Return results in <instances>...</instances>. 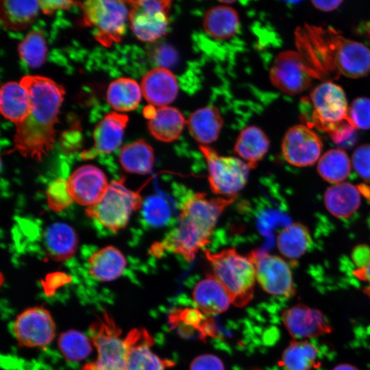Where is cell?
I'll return each instance as SVG.
<instances>
[{"label": "cell", "mask_w": 370, "mask_h": 370, "mask_svg": "<svg viewBox=\"0 0 370 370\" xmlns=\"http://www.w3.org/2000/svg\"><path fill=\"white\" fill-rule=\"evenodd\" d=\"M298 53L312 77L328 80L340 75L357 78L370 71V50L335 29L306 25L295 32Z\"/></svg>", "instance_id": "obj_1"}, {"label": "cell", "mask_w": 370, "mask_h": 370, "mask_svg": "<svg viewBox=\"0 0 370 370\" xmlns=\"http://www.w3.org/2000/svg\"><path fill=\"white\" fill-rule=\"evenodd\" d=\"M154 62L159 67L168 69L173 66L178 60L176 50L169 44H159L155 46L151 53Z\"/></svg>", "instance_id": "obj_41"}, {"label": "cell", "mask_w": 370, "mask_h": 370, "mask_svg": "<svg viewBox=\"0 0 370 370\" xmlns=\"http://www.w3.org/2000/svg\"><path fill=\"white\" fill-rule=\"evenodd\" d=\"M38 2L40 8L46 14H51L58 10L69 9L73 5H80L81 4V2L63 0H42Z\"/></svg>", "instance_id": "obj_43"}, {"label": "cell", "mask_w": 370, "mask_h": 370, "mask_svg": "<svg viewBox=\"0 0 370 370\" xmlns=\"http://www.w3.org/2000/svg\"><path fill=\"white\" fill-rule=\"evenodd\" d=\"M282 319L290 335L297 340L318 337L332 331L322 312L302 304L286 309Z\"/></svg>", "instance_id": "obj_15"}, {"label": "cell", "mask_w": 370, "mask_h": 370, "mask_svg": "<svg viewBox=\"0 0 370 370\" xmlns=\"http://www.w3.org/2000/svg\"><path fill=\"white\" fill-rule=\"evenodd\" d=\"M43 244L49 258L59 262L65 261L75 254L78 238L75 230L71 225L56 222L46 229Z\"/></svg>", "instance_id": "obj_20"}, {"label": "cell", "mask_w": 370, "mask_h": 370, "mask_svg": "<svg viewBox=\"0 0 370 370\" xmlns=\"http://www.w3.org/2000/svg\"><path fill=\"white\" fill-rule=\"evenodd\" d=\"M352 165L364 180L370 182V144L359 146L352 156Z\"/></svg>", "instance_id": "obj_40"}, {"label": "cell", "mask_w": 370, "mask_h": 370, "mask_svg": "<svg viewBox=\"0 0 370 370\" xmlns=\"http://www.w3.org/2000/svg\"><path fill=\"white\" fill-rule=\"evenodd\" d=\"M185 119L177 108L164 106L156 108L154 116L149 120L148 129L157 140L170 143L177 140L184 127Z\"/></svg>", "instance_id": "obj_28"}, {"label": "cell", "mask_w": 370, "mask_h": 370, "mask_svg": "<svg viewBox=\"0 0 370 370\" xmlns=\"http://www.w3.org/2000/svg\"><path fill=\"white\" fill-rule=\"evenodd\" d=\"M342 1H312L314 7L323 11H332L336 9Z\"/></svg>", "instance_id": "obj_45"}, {"label": "cell", "mask_w": 370, "mask_h": 370, "mask_svg": "<svg viewBox=\"0 0 370 370\" xmlns=\"http://www.w3.org/2000/svg\"><path fill=\"white\" fill-rule=\"evenodd\" d=\"M248 258L255 267L256 280L264 291L286 298L295 295L292 271L283 258L260 249L250 252Z\"/></svg>", "instance_id": "obj_10"}, {"label": "cell", "mask_w": 370, "mask_h": 370, "mask_svg": "<svg viewBox=\"0 0 370 370\" xmlns=\"http://www.w3.org/2000/svg\"><path fill=\"white\" fill-rule=\"evenodd\" d=\"M352 166V162L344 150L332 149L319 159L317 171L325 181L336 184L343 182L349 177Z\"/></svg>", "instance_id": "obj_34"}, {"label": "cell", "mask_w": 370, "mask_h": 370, "mask_svg": "<svg viewBox=\"0 0 370 370\" xmlns=\"http://www.w3.org/2000/svg\"><path fill=\"white\" fill-rule=\"evenodd\" d=\"M205 256L211 266L212 275L225 288L234 306L243 307L251 300L256 278L255 267L248 256L234 248L216 253L206 250Z\"/></svg>", "instance_id": "obj_4"}, {"label": "cell", "mask_w": 370, "mask_h": 370, "mask_svg": "<svg viewBox=\"0 0 370 370\" xmlns=\"http://www.w3.org/2000/svg\"><path fill=\"white\" fill-rule=\"evenodd\" d=\"M367 29H366V32H367L366 34L367 36L368 37V39L370 41V21L369 23H367Z\"/></svg>", "instance_id": "obj_49"}, {"label": "cell", "mask_w": 370, "mask_h": 370, "mask_svg": "<svg viewBox=\"0 0 370 370\" xmlns=\"http://www.w3.org/2000/svg\"><path fill=\"white\" fill-rule=\"evenodd\" d=\"M311 242L309 230L299 223L286 226L277 237V246L280 252L288 259H297L302 256L310 246Z\"/></svg>", "instance_id": "obj_31"}, {"label": "cell", "mask_w": 370, "mask_h": 370, "mask_svg": "<svg viewBox=\"0 0 370 370\" xmlns=\"http://www.w3.org/2000/svg\"><path fill=\"white\" fill-rule=\"evenodd\" d=\"M319 365L318 349L307 340L291 341L280 361L286 370H310Z\"/></svg>", "instance_id": "obj_33"}, {"label": "cell", "mask_w": 370, "mask_h": 370, "mask_svg": "<svg viewBox=\"0 0 370 370\" xmlns=\"http://www.w3.org/2000/svg\"><path fill=\"white\" fill-rule=\"evenodd\" d=\"M355 274L359 279L367 283V294L370 296V259L364 266L356 269Z\"/></svg>", "instance_id": "obj_44"}, {"label": "cell", "mask_w": 370, "mask_h": 370, "mask_svg": "<svg viewBox=\"0 0 370 370\" xmlns=\"http://www.w3.org/2000/svg\"><path fill=\"white\" fill-rule=\"evenodd\" d=\"M19 83L29 95L30 111L25 119L16 125L14 149L23 157L41 161L53 147L54 127L58 122L65 90L51 79L40 75L24 76Z\"/></svg>", "instance_id": "obj_2"}, {"label": "cell", "mask_w": 370, "mask_h": 370, "mask_svg": "<svg viewBox=\"0 0 370 370\" xmlns=\"http://www.w3.org/2000/svg\"><path fill=\"white\" fill-rule=\"evenodd\" d=\"M47 204L53 211H62L74 201L69 190L67 180L58 178L51 182L46 192Z\"/></svg>", "instance_id": "obj_37"}, {"label": "cell", "mask_w": 370, "mask_h": 370, "mask_svg": "<svg viewBox=\"0 0 370 370\" xmlns=\"http://www.w3.org/2000/svg\"><path fill=\"white\" fill-rule=\"evenodd\" d=\"M0 106L2 115L16 125L29 113V95L20 83L8 82L1 88Z\"/></svg>", "instance_id": "obj_27"}, {"label": "cell", "mask_w": 370, "mask_h": 370, "mask_svg": "<svg viewBox=\"0 0 370 370\" xmlns=\"http://www.w3.org/2000/svg\"><path fill=\"white\" fill-rule=\"evenodd\" d=\"M187 125L192 137L206 145L218 138L223 119L216 107L207 106L194 111L189 116Z\"/></svg>", "instance_id": "obj_24"}, {"label": "cell", "mask_w": 370, "mask_h": 370, "mask_svg": "<svg viewBox=\"0 0 370 370\" xmlns=\"http://www.w3.org/2000/svg\"><path fill=\"white\" fill-rule=\"evenodd\" d=\"M190 370H224V365L218 357L204 354L193 360Z\"/></svg>", "instance_id": "obj_42"}, {"label": "cell", "mask_w": 370, "mask_h": 370, "mask_svg": "<svg viewBox=\"0 0 370 370\" xmlns=\"http://www.w3.org/2000/svg\"><path fill=\"white\" fill-rule=\"evenodd\" d=\"M141 90L149 105L158 108L166 106L177 97V81L169 69L156 67L143 77Z\"/></svg>", "instance_id": "obj_19"}, {"label": "cell", "mask_w": 370, "mask_h": 370, "mask_svg": "<svg viewBox=\"0 0 370 370\" xmlns=\"http://www.w3.org/2000/svg\"><path fill=\"white\" fill-rule=\"evenodd\" d=\"M92 325V343L97 352V361L110 367L124 370L129 349L127 336L123 338L121 330L108 316Z\"/></svg>", "instance_id": "obj_13"}, {"label": "cell", "mask_w": 370, "mask_h": 370, "mask_svg": "<svg viewBox=\"0 0 370 370\" xmlns=\"http://www.w3.org/2000/svg\"><path fill=\"white\" fill-rule=\"evenodd\" d=\"M88 262L90 275L102 282H110L119 278L127 264L123 254L112 245L94 252L89 257Z\"/></svg>", "instance_id": "obj_23"}, {"label": "cell", "mask_w": 370, "mask_h": 370, "mask_svg": "<svg viewBox=\"0 0 370 370\" xmlns=\"http://www.w3.org/2000/svg\"><path fill=\"white\" fill-rule=\"evenodd\" d=\"M83 24L94 28V37L101 45L119 42L125 32L126 2L112 0H89L81 2Z\"/></svg>", "instance_id": "obj_7"}, {"label": "cell", "mask_w": 370, "mask_h": 370, "mask_svg": "<svg viewBox=\"0 0 370 370\" xmlns=\"http://www.w3.org/2000/svg\"><path fill=\"white\" fill-rule=\"evenodd\" d=\"M156 108H157L151 105L146 106L143 110V114L145 117H146L149 120L151 119L156 112Z\"/></svg>", "instance_id": "obj_47"}, {"label": "cell", "mask_w": 370, "mask_h": 370, "mask_svg": "<svg viewBox=\"0 0 370 370\" xmlns=\"http://www.w3.org/2000/svg\"><path fill=\"white\" fill-rule=\"evenodd\" d=\"M333 370H359L356 367L347 364V363H343L340 364L337 366H336Z\"/></svg>", "instance_id": "obj_48"}, {"label": "cell", "mask_w": 370, "mask_h": 370, "mask_svg": "<svg viewBox=\"0 0 370 370\" xmlns=\"http://www.w3.org/2000/svg\"><path fill=\"white\" fill-rule=\"evenodd\" d=\"M58 346L65 358L71 362L85 359L92 349L89 338L75 330L62 333L58 338Z\"/></svg>", "instance_id": "obj_35"}, {"label": "cell", "mask_w": 370, "mask_h": 370, "mask_svg": "<svg viewBox=\"0 0 370 370\" xmlns=\"http://www.w3.org/2000/svg\"><path fill=\"white\" fill-rule=\"evenodd\" d=\"M12 328L18 343L27 347L47 345L56 335V325L50 312L40 306L23 310L16 317Z\"/></svg>", "instance_id": "obj_11"}, {"label": "cell", "mask_w": 370, "mask_h": 370, "mask_svg": "<svg viewBox=\"0 0 370 370\" xmlns=\"http://www.w3.org/2000/svg\"><path fill=\"white\" fill-rule=\"evenodd\" d=\"M300 112L301 120L308 127L328 135L350 121L345 94L341 87L331 82L318 85L309 97L301 98Z\"/></svg>", "instance_id": "obj_5"}, {"label": "cell", "mask_w": 370, "mask_h": 370, "mask_svg": "<svg viewBox=\"0 0 370 370\" xmlns=\"http://www.w3.org/2000/svg\"><path fill=\"white\" fill-rule=\"evenodd\" d=\"M141 88L134 79L121 77L112 82L107 90V101L116 110H135L141 99Z\"/></svg>", "instance_id": "obj_32"}, {"label": "cell", "mask_w": 370, "mask_h": 370, "mask_svg": "<svg viewBox=\"0 0 370 370\" xmlns=\"http://www.w3.org/2000/svg\"><path fill=\"white\" fill-rule=\"evenodd\" d=\"M67 182L73 201L88 207L95 204L102 197L110 184L103 171L92 164L78 167L69 176Z\"/></svg>", "instance_id": "obj_16"}, {"label": "cell", "mask_w": 370, "mask_h": 370, "mask_svg": "<svg viewBox=\"0 0 370 370\" xmlns=\"http://www.w3.org/2000/svg\"><path fill=\"white\" fill-rule=\"evenodd\" d=\"M199 148L206 160L212 192L235 198L247 182L250 170L247 164L236 157L220 156L206 145H200Z\"/></svg>", "instance_id": "obj_8"}, {"label": "cell", "mask_w": 370, "mask_h": 370, "mask_svg": "<svg viewBox=\"0 0 370 370\" xmlns=\"http://www.w3.org/2000/svg\"><path fill=\"white\" fill-rule=\"evenodd\" d=\"M2 25L7 29L21 31L28 27L35 20L40 5L38 1H12L0 2Z\"/></svg>", "instance_id": "obj_29"}, {"label": "cell", "mask_w": 370, "mask_h": 370, "mask_svg": "<svg viewBox=\"0 0 370 370\" xmlns=\"http://www.w3.org/2000/svg\"><path fill=\"white\" fill-rule=\"evenodd\" d=\"M119 161L126 172L148 174L151 171L154 163L153 148L143 139L125 145L121 149Z\"/></svg>", "instance_id": "obj_30"}, {"label": "cell", "mask_w": 370, "mask_h": 370, "mask_svg": "<svg viewBox=\"0 0 370 370\" xmlns=\"http://www.w3.org/2000/svg\"><path fill=\"white\" fill-rule=\"evenodd\" d=\"M269 77L274 86L288 95L304 91L313 78L300 54L294 51H282L275 57Z\"/></svg>", "instance_id": "obj_12"}, {"label": "cell", "mask_w": 370, "mask_h": 370, "mask_svg": "<svg viewBox=\"0 0 370 370\" xmlns=\"http://www.w3.org/2000/svg\"><path fill=\"white\" fill-rule=\"evenodd\" d=\"M127 336L130 346L124 370H165L174 365L173 362L160 358L151 350L153 339L145 330H133Z\"/></svg>", "instance_id": "obj_18"}, {"label": "cell", "mask_w": 370, "mask_h": 370, "mask_svg": "<svg viewBox=\"0 0 370 370\" xmlns=\"http://www.w3.org/2000/svg\"><path fill=\"white\" fill-rule=\"evenodd\" d=\"M193 298L199 310L210 315L225 311L232 302L225 288L212 274L197 282Z\"/></svg>", "instance_id": "obj_21"}, {"label": "cell", "mask_w": 370, "mask_h": 370, "mask_svg": "<svg viewBox=\"0 0 370 370\" xmlns=\"http://www.w3.org/2000/svg\"><path fill=\"white\" fill-rule=\"evenodd\" d=\"M322 147L319 136L304 125L289 128L282 143V155L286 161L299 167L314 164L321 157Z\"/></svg>", "instance_id": "obj_14"}, {"label": "cell", "mask_w": 370, "mask_h": 370, "mask_svg": "<svg viewBox=\"0 0 370 370\" xmlns=\"http://www.w3.org/2000/svg\"><path fill=\"white\" fill-rule=\"evenodd\" d=\"M269 140L264 132L256 126L245 127L238 136L234 151L247 164L255 169L269 150Z\"/></svg>", "instance_id": "obj_25"}, {"label": "cell", "mask_w": 370, "mask_h": 370, "mask_svg": "<svg viewBox=\"0 0 370 370\" xmlns=\"http://www.w3.org/2000/svg\"><path fill=\"white\" fill-rule=\"evenodd\" d=\"M234 198H208L195 193L182 204L177 226L162 242V247L186 261L194 260L197 253L210 242L218 219Z\"/></svg>", "instance_id": "obj_3"}, {"label": "cell", "mask_w": 370, "mask_h": 370, "mask_svg": "<svg viewBox=\"0 0 370 370\" xmlns=\"http://www.w3.org/2000/svg\"><path fill=\"white\" fill-rule=\"evenodd\" d=\"M349 118L356 128L370 129V99L358 97L349 108Z\"/></svg>", "instance_id": "obj_39"}, {"label": "cell", "mask_w": 370, "mask_h": 370, "mask_svg": "<svg viewBox=\"0 0 370 370\" xmlns=\"http://www.w3.org/2000/svg\"><path fill=\"white\" fill-rule=\"evenodd\" d=\"M128 120L125 114L116 112L107 114L93 131L94 145L82 153V158L92 159L99 154L110 153L117 149L122 142Z\"/></svg>", "instance_id": "obj_17"}, {"label": "cell", "mask_w": 370, "mask_h": 370, "mask_svg": "<svg viewBox=\"0 0 370 370\" xmlns=\"http://www.w3.org/2000/svg\"><path fill=\"white\" fill-rule=\"evenodd\" d=\"M203 27L212 38L227 40L232 38L238 29V14L234 8L228 5L214 6L206 12Z\"/></svg>", "instance_id": "obj_26"}, {"label": "cell", "mask_w": 370, "mask_h": 370, "mask_svg": "<svg viewBox=\"0 0 370 370\" xmlns=\"http://www.w3.org/2000/svg\"><path fill=\"white\" fill-rule=\"evenodd\" d=\"M143 215L149 225L160 226L165 223L170 216L169 208L162 198L151 196L143 204Z\"/></svg>", "instance_id": "obj_38"}, {"label": "cell", "mask_w": 370, "mask_h": 370, "mask_svg": "<svg viewBox=\"0 0 370 370\" xmlns=\"http://www.w3.org/2000/svg\"><path fill=\"white\" fill-rule=\"evenodd\" d=\"M125 178L112 181L102 197L86 209L88 217L113 232L127 224L132 213L143 206L139 191L129 189Z\"/></svg>", "instance_id": "obj_6"}, {"label": "cell", "mask_w": 370, "mask_h": 370, "mask_svg": "<svg viewBox=\"0 0 370 370\" xmlns=\"http://www.w3.org/2000/svg\"><path fill=\"white\" fill-rule=\"evenodd\" d=\"M323 200L330 214L337 218L346 219L360 208V190L354 184L343 182L329 187L324 193Z\"/></svg>", "instance_id": "obj_22"}, {"label": "cell", "mask_w": 370, "mask_h": 370, "mask_svg": "<svg viewBox=\"0 0 370 370\" xmlns=\"http://www.w3.org/2000/svg\"><path fill=\"white\" fill-rule=\"evenodd\" d=\"M82 370H121L99 363L97 360L86 364Z\"/></svg>", "instance_id": "obj_46"}, {"label": "cell", "mask_w": 370, "mask_h": 370, "mask_svg": "<svg viewBox=\"0 0 370 370\" xmlns=\"http://www.w3.org/2000/svg\"><path fill=\"white\" fill-rule=\"evenodd\" d=\"M129 20L134 34L143 42H153L164 36L168 29L170 1H127Z\"/></svg>", "instance_id": "obj_9"}, {"label": "cell", "mask_w": 370, "mask_h": 370, "mask_svg": "<svg viewBox=\"0 0 370 370\" xmlns=\"http://www.w3.org/2000/svg\"><path fill=\"white\" fill-rule=\"evenodd\" d=\"M47 49L45 38L40 31L30 32L18 46L20 58L32 68L40 67L43 64Z\"/></svg>", "instance_id": "obj_36"}]
</instances>
